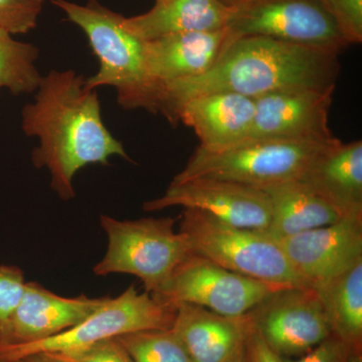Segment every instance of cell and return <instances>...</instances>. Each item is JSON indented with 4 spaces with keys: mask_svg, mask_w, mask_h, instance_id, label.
<instances>
[{
    "mask_svg": "<svg viewBox=\"0 0 362 362\" xmlns=\"http://www.w3.org/2000/svg\"><path fill=\"white\" fill-rule=\"evenodd\" d=\"M45 0H0V28L25 35L37 28Z\"/></svg>",
    "mask_w": 362,
    "mask_h": 362,
    "instance_id": "obj_24",
    "label": "cell"
},
{
    "mask_svg": "<svg viewBox=\"0 0 362 362\" xmlns=\"http://www.w3.org/2000/svg\"><path fill=\"white\" fill-rule=\"evenodd\" d=\"M230 8L218 0H156L146 13L125 18L138 37L148 42L173 33L225 30Z\"/></svg>",
    "mask_w": 362,
    "mask_h": 362,
    "instance_id": "obj_20",
    "label": "cell"
},
{
    "mask_svg": "<svg viewBox=\"0 0 362 362\" xmlns=\"http://www.w3.org/2000/svg\"><path fill=\"white\" fill-rule=\"evenodd\" d=\"M39 49L18 42L13 35L0 28V86L16 96L32 94L39 87L40 76L35 62Z\"/></svg>",
    "mask_w": 362,
    "mask_h": 362,
    "instance_id": "obj_22",
    "label": "cell"
},
{
    "mask_svg": "<svg viewBox=\"0 0 362 362\" xmlns=\"http://www.w3.org/2000/svg\"><path fill=\"white\" fill-rule=\"evenodd\" d=\"M347 45L362 42V0H319Z\"/></svg>",
    "mask_w": 362,
    "mask_h": 362,
    "instance_id": "obj_25",
    "label": "cell"
},
{
    "mask_svg": "<svg viewBox=\"0 0 362 362\" xmlns=\"http://www.w3.org/2000/svg\"><path fill=\"white\" fill-rule=\"evenodd\" d=\"M180 232L192 254L228 270L277 287H309L292 268L280 243L265 230L228 225L206 211L185 209Z\"/></svg>",
    "mask_w": 362,
    "mask_h": 362,
    "instance_id": "obj_4",
    "label": "cell"
},
{
    "mask_svg": "<svg viewBox=\"0 0 362 362\" xmlns=\"http://www.w3.org/2000/svg\"><path fill=\"white\" fill-rule=\"evenodd\" d=\"M338 54L270 37H240L223 49L206 73L157 87L153 113L171 122L178 106L209 93H237L256 99L281 90L331 87L339 76Z\"/></svg>",
    "mask_w": 362,
    "mask_h": 362,
    "instance_id": "obj_2",
    "label": "cell"
},
{
    "mask_svg": "<svg viewBox=\"0 0 362 362\" xmlns=\"http://www.w3.org/2000/svg\"><path fill=\"white\" fill-rule=\"evenodd\" d=\"M175 221L171 218L117 221L102 216L100 223L108 247L93 269L95 275L129 274L142 281L145 292L156 294L192 254L187 237L175 232Z\"/></svg>",
    "mask_w": 362,
    "mask_h": 362,
    "instance_id": "obj_6",
    "label": "cell"
},
{
    "mask_svg": "<svg viewBox=\"0 0 362 362\" xmlns=\"http://www.w3.org/2000/svg\"><path fill=\"white\" fill-rule=\"evenodd\" d=\"M171 329L194 362H226L246 342L251 328L249 314L221 315L197 305H176Z\"/></svg>",
    "mask_w": 362,
    "mask_h": 362,
    "instance_id": "obj_17",
    "label": "cell"
},
{
    "mask_svg": "<svg viewBox=\"0 0 362 362\" xmlns=\"http://www.w3.org/2000/svg\"><path fill=\"white\" fill-rule=\"evenodd\" d=\"M170 206L199 209L228 225L265 232L271 221V202L264 190L218 178L171 181L165 194L145 202L143 209L157 211Z\"/></svg>",
    "mask_w": 362,
    "mask_h": 362,
    "instance_id": "obj_11",
    "label": "cell"
},
{
    "mask_svg": "<svg viewBox=\"0 0 362 362\" xmlns=\"http://www.w3.org/2000/svg\"><path fill=\"white\" fill-rule=\"evenodd\" d=\"M23 272L16 266H0V328L13 315L25 291Z\"/></svg>",
    "mask_w": 362,
    "mask_h": 362,
    "instance_id": "obj_27",
    "label": "cell"
},
{
    "mask_svg": "<svg viewBox=\"0 0 362 362\" xmlns=\"http://www.w3.org/2000/svg\"><path fill=\"white\" fill-rule=\"evenodd\" d=\"M21 128L39 139L33 164L49 171L52 189L65 202L75 197L73 181L81 169L108 165L112 156L132 161L105 126L96 90L75 71L52 70L42 77L35 100L21 112Z\"/></svg>",
    "mask_w": 362,
    "mask_h": 362,
    "instance_id": "obj_1",
    "label": "cell"
},
{
    "mask_svg": "<svg viewBox=\"0 0 362 362\" xmlns=\"http://www.w3.org/2000/svg\"><path fill=\"white\" fill-rule=\"evenodd\" d=\"M13 362H61L49 354H33L18 358V361Z\"/></svg>",
    "mask_w": 362,
    "mask_h": 362,
    "instance_id": "obj_30",
    "label": "cell"
},
{
    "mask_svg": "<svg viewBox=\"0 0 362 362\" xmlns=\"http://www.w3.org/2000/svg\"><path fill=\"white\" fill-rule=\"evenodd\" d=\"M250 140L221 151L197 147L173 182L195 177L235 181L266 189L299 180L324 150L337 141Z\"/></svg>",
    "mask_w": 362,
    "mask_h": 362,
    "instance_id": "obj_5",
    "label": "cell"
},
{
    "mask_svg": "<svg viewBox=\"0 0 362 362\" xmlns=\"http://www.w3.org/2000/svg\"><path fill=\"white\" fill-rule=\"evenodd\" d=\"M117 339L133 362H194L173 329L139 331Z\"/></svg>",
    "mask_w": 362,
    "mask_h": 362,
    "instance_id": "obj_23",
    "label": "cell"
},
{
    "mask_svg": "<svg viewBox=\"0 0 362 362\" xmlns=\"http://www.w3.org/2000/svg\"><path fill=\"white\" fill-rule=\"evenodd\" d=\"M350 349L333 337H328L310 351L295 358H282L283 362H349Z\"/></svg>",
    "mask_w": 362,
    "mask_h": 362,
    "instance_id": "obj_28",
    "label": "cell"
},
{
    "mask_svg": "<svg viewBox=\"0 0 362 362\" xmlns=\"http://www.w3.org/2000/svg\"><path fill=\"white\" fill-rule=\"evenodd\" d=\"M252 327L281 358H295L331 337L315 288H281L249 313Z\"/></svg>",
    "mask_w": 362,
    "mask_h": 362,
    "instance_id": "obj_10",
    "label": "cell"
},
{
    "mask_svg": "<svg viewBox=\"0 0 362 362\" xmlns=\"http://www.w3.org/2000/svg\"><path fill=\"white\" fill-rule=\"evenodd\" d=\"M264 192L271 202V221L266 233L276 240L332 225L349 216L300 180L281 183Z\"/></svg>",
    "mask_w": 362,
    "mask_h": 362,
    "instance_id": "obj_19",
    "label": "cell"
},
{
    "mask_svg": "<svg viewBox=\"0 0 362 362\" xmlns=\"http://www.w3.org/2000/svg\"><path fill=\"white\" fill-rule=\"evenodd\" d=\"M250 362H283L282 358L269 349L254 328H250L246 340Z\"/></svg>",
    "mask_w": 362,
    "mask_h": 362,
    "instance_id": "obj_29",
    "label": "cell"
},
{
    "mask_svg": "<svg viewBox=\"0 0 362 362\" xmlns=\"http://www.w3.org/2000/svg\"><path fill=\"white\" fill-rule=\"evenodd\" d=\"M334 90L335 86L324 89L295 88L256 98L254 122L246 141L333 139L328 116Z\"/></svg>",
    "mask_w": 362,
    "mask_h": 362,
    "instance_id": "obj_12",
    "label": "cell"
},
{
    "mask_svg": "<svg viewBox=\"0 0 362 362\" xmlns=\"http://www.w3.org/2000/svg\"><path fill=\"white\" fill-rule=\"evenodd\" d=\"M252 98L230 92H214L190 98L178 106L171 124L182 122L194 129L207 151H221L246 141L254 122Z\"/></svg>",
    "mask_w": 362,
    "mask_h": 362,
    "instance_id": "obj_15",
    "label": "cell"
},
{
    "mask_svg": "<svg viewBox=\"0 0 362 362\" xmlns=\"http://www.w3.org/2000/svg\"><path fill=\"white\" fill-rule=\"evenodd\" d=\"M281 288L235 273L192 252L151 296L170 306L194 304L221 315L242 317Z\"/></svg>",
    "mask_w": 362,
    "mask_h": 362,
    "instance_id": "obj_9",
    "label": "cell"
},
{
    "mask_svg": "<svg viewBox=\"0 0 362 362\" xmlns=\"http://www.w3.org/2000/svg\"><path fill=\"white\" fill-rule=\"evenodd\" d=\"M247 340V339H246ZM226 362H250L249 354H247L246 342L232 357Z\"/></svg>",
    "mask_w": 362,
    "mask_h": 362,
    "instance_id": "obj_31",
    "label": "cell"
},
{
    "mask_svg": "<svg viewBox=\"0 0 362 362\" xmlns=\"http://www.w3.org/2000/svg\"><path fill=\"white\" fill-rule=\"evenodd\" d=\"M299 180L345 214H362V142L337 140Z\"/></svg>",
    "mask_w": 362,
    "mask_h": 362,
    "instance_id": "obj_18",
    "label": "cell"
},
{
    "mask_svg": "<svg viewBox=\"0 0 362 362\" xmlns=\"http://www.w3.org/2000/svg\"><path fill=\"white\" fill-rule=\"evenodd\" d=\"M52 4L85 33L99 61V70L86 80V87L114 88L123 108L152 112L154 86L147 75L145 42L127 28L125 18L98 0L85 6L68 0H52Z\"/></svg>",
    "mask_w": 362,
    "mask_h": 362,
    "instance_id": "obj_3",
    "label": "cell"
},
{
    "mask_svg": "<svg viewBox=\"0 0 362 362\" xmlns=\"http://www.w3.org/2000/svg\"><path fill=\"white\" fill-rule=\"evenodd\" d=\"M221 4H223V6L228 7H235L237 6H240V4H245V2L249 1V0H218Z\"/></svg>",
    "mask_w": 362,
    "mask_h": 362,
    "instance_id": "obj_32",
    "label": "cell"
},
{
    "mask_svg": "<svg viewBox=\"0 0 362 362\" xmlns=\"http://www.w3.org/2000/svg\"><path fill=\"white\" fill-rule=\"evenodd\" d=\"M349 362H362V351H351L350 350Z\"/></svg>",
    "mask_w": 362,
    "mask_h": 362,
    "instance_id": "obj_33",
    "label": "cell"
},
{
    "mask_svg": "<svg viewBox=\"0 0 362 362\" xmlns=\"http://www.w3.org/2000/svg\"><path fill=\"white\" fill-rule=\"evenodd\" d=\"M49 354L61 362H133L117 338L103 340L83 349Z\"/></svg>",
    "mask_w": 362,
    "mask_h": 362,
    "instance_id": "obj_26",
    "label": "cell"
},
{
    "mask_svg": "<svg viewBox=\"0 0 362 362\" xmlns=\"http://www.w3.org/2000/svg\"><path fill=\"white\" fill-rule=\"evenodd\" d=\"M225 30V49L246 37H270L337 54L349 47L319 0H249L230 7Z\"/></svg>",
    "mask_w": 362,
    "mask_h": 362,
    "instance_id": "obj_8",
    "label": "cell"
},
{
    "mask_svg": "<svg viewBox=\"0 0 362 362\" xmlns=\"http://www.w3.org/2000/svg\"><path fill=\"white\" fill-rule=\"evenodd\" d=\"M226 40V30H221L173 33L145 42V64L154 95L159 86L206 73L220 58Z\"/></svg>",
    "mask_w": 362,
    "mask_h": 362,
    "instance_id": "obj_16",
    "label": "cell"
},
{
    "mask_svg": "<svg viewBox=\"0 0 362 362\" xmlns=\"http://www.w3.org/2000/svg\"><path fill=\"white\" fill-rule=\"evenodd\" d=\"M176 307L162 304L149 293H138L131 285L120 296L110 298L78 325L40 341L0 345V362H13L33 354H64L103 340L146 330H169Z\"/></svg>",
    "mask_w": 362,
    "mask_h": 362,
    "instance_id": "obj_7",
    "label": "cell"
},
{
    "mask_svg": "<svg viewBox=\"0 0 362 362\" xmlns=\"http://www.w3.org/2000/svg\"><path fill=\"white\" fill-rule=\"evenodd\" d=\"M278 242L298 275L316 289L362 259V214Z\"/></svg>",
    "mask_w": 362,
    "mask_h": 362,
    "instance_id": "obj_13",
    "label": "cell"
},
{
    "mask_svg": "<svg viewBox=\"0 0 362 362\" xmlns=\"http://www.w3.org/2000/svg\"><path fill=\"white\" fill-rule=\"evenodd\" d=\"M111 297L59 296L28 282L20 304L0 328V345H20L54 337L84 321Z\"/></svg>",
    "mask_w": 362,
    "mask_h": 362,
    "instance_id": "obj_14",
    "label": "cell"
},
{
    "mask_svg": "<svg viewBox=\"0 0 362 362\" xmlns=\"http://www.w3.org/2000/svg\"><path fill=\"white\" fill-rule=\"evenodd\" d=\"M0 88H1V86H0Z\"/></svg>",
    "mask_w": 362,
    "mask_h": 362,
    "instance_id": "obj_34",
    "label": "cell"
},
{
    "mask_svg": "<svg viewBox=\"0 0 362 362\" xmlns=\"http://www.w3.org/2000/svg\"><path fill=\"white\" fill-rule=\"evenodd\" d=\"M316 290L331 335L362 351V259Z\"/></svg>",
    "mask_w": 362,
    "mask_h": 362,
    "instance_id": "obj_21",
    "label": "cell"
}]
</instances>
